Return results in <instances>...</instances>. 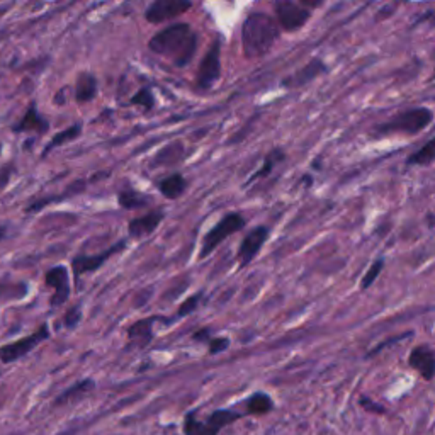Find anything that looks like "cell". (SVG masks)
Instances as JSON below:
<instances>
[{
	"label": "cell",
	"instance_id": "26",
	"mask_svg": "<svg viewBox=\"0 0 435 435\" xmlns=\"http://www.w3.org/2000/svg\"><path fill=\"white\" fill-rule=\"evenodd\" d=\"M245 408H247L248 415H257V417H262V415H267L272 412L274 401L267 393L259 392V393H253L250 398H247V401H245Z\"/></svg>",
	"mask_w": 435,
	"mask_h": 435
},
{
	"label": "cell",
	"instance_id": "30",
	"mask_svg": "<svg viewBox=\"0 0 435 435\" xmlns=\"http://www.w3.org/2000/svg\"><path fill=\"white\" fill-rule=\"evenodd\" d=\"M382 269H384V259L382 257H380V259H376L370 264V267L368 269V272L364 274V277L361 279V289L362 291H366V289H369L370 286H373L374 283H376L377 277L381 276Z\"/></svg>",
	"mask_w": 435,
	"mask_h": 435
},
{
	"label": "cell",
	"instance_id": "15",
	"mask_svg": "<svg viewBox=\"0 0 435 435\" xmlns=\"http://www.w3.org/2000/svg\"><path fill=\"white\" fill-rule=\"evenodd\" d=\"M165 220V213L162 209H152L142 216H136L128 223V235L133 240H143L153 235L156 228L162 225Z\"/></svg>",
	"mask_w": 435,
	"mask_h": 435
},
{
	"label": "cell",
	"instance_id": "29",
	"mask_svg": "<svg viewBox=\"0 0 435 435\" xmlns=\"http://www.w3.org/2000/svg\"><path fill=\"white\" fill-rule=\"evenodd\" d=\"M155 104H156L155 95H153L150 87L138 88V91L135 92V95H133V98L130 99V106H138L147 112L152 111V109L155 107Z\"/></svg>",
	"mask_w": 435,
	"mask_h": 435
},
{
	"label": "cell",
	"instance_id": "13",
	"mask_svg": "<svg viewBox=\"0 0 435 435\" xmlns=\"http://www.w3.org/2000/svg\"><path fill=\"white\" fill-rule=\"evenodd\" d=\"M156 321H165L168 323V320H165L162 316H147L142 320H136L135 323L130 325L126 335H128V350H143L152 344L153 338H155V323Z\"/></svg>",
	"mask_w": 435,
	"mask_h": 435
},
{
	"label": "cell",
	"instance_id": "35",
	"mask_svg": "<svg viewBox=\"0 0 435 435\" xmlns=\"http://www.w3.org/2000/svg\"><path fill=\"white\" fill-rule=\"evenodd\" d=\"M359 405L366 410V412H369V413H374V415H384L386 413L384 406L380 405V403H376L374 400H370V398H368V396H361Z\"/></svg>",
	"mask_w": 435,
	"mask_h": 435
},
{
	"label": "cell",
	"instance_id": "14",
	"mask_svg": "<svg viewBox=\"0 0 435 435\" xmlns=\"http://www.w3.org/2000/svg\"><path fill=\"white\" fill-rule=\"evenodd\" d=\"M11 131L14 135H26V133H34L36 136H44L50 131V121H48L41 112L38 111L36 100H31L22 118L15 124H12Z\"/></svg>",
	"mask_w": 435,
	"mask_h": 435
},
{
	"label": "cell",
	"instance_id": "37",
	"mask_svg": "<svg viewBox=\"0 0 435 435\" xmlns=\"http://www.w3.org/2000/svg\"><path fill=\"white\" fill-rule=\"evenodd\" d=\"M213 337V332L211 328H208V326H204V328L197 330V332L192 335V338H194L196 342H201V344H208L209 338Z\"/></svg>",
	"mask_w": 435,
	"mask_h": 435
},
{
	"label": "cell",
	"instance_id": "7",
	"mask_svg": "<svg viewBox=\"0 0 435 435\" xmlns=\"http://www.w3.org/2000/svg\"><path fill=\"white\" fill-rule=\"evenodd\" d=\"M126 240H119L118 243L111 245V247L106 248V250L98 252V253H80V255H75L72 259V271H74V277H75V283H79L80 277L86 276V274H92L95 271H99L106 262L111 259L112 255L116 253L123 252L126 248Z\"/></svg>",
	"mask_w": 435,
	"mask_h": 435
},
{
	"label": "cell",
	"instance_id": "34",
	"mask_svg": "<svg viewBox=\"0 0 435 435\" xmlns=\"http://www.w3.org/2000/svg\"><path fill=\"white\" fill-rule=\"evenodd\" d=\"M15 172H18V168H15L14 163H6L0 167V192H4L7 187H9Z\"/></svg>",
	"mask_w": 435,
	"mask_h": 435
},
{
	"label": "cell",
	"instance_id": "17",
	"mask_svg": "<svg viewBox=\"0 0 435 435\" xmlns=\"http://www.w3.org/2000/svg\"><path fill=\"white\" fill-rule=\"evenodd\" d=\"M326 70H328V68H326L323 60L313 58V60H309L304 67H301L300 70H296L294 74L283 79V87L286 88L303 87L306 86V83L313 82V80L318 79L320 75L326 74Z\"/></svg>",
	"mask_w": 435,
	"mask_h": 435
},
{
	"label": "cell",
	"instance_id": "9",
	"mask_svg": "<svg viewBox=\"0 0 435 435\" xmlns=\"http://www.w3.org/2000/svg\"><path fill=\"white\" fill-rule=\"evenodd\" d=\"M276 11V21L279 27L286 33H296L306 22L312 19V11L306 9L303 4L289 2V0H281L274 4Z\"/></svg>",
	"mask_w": 435,
	"mask_h": 435
},
{
	"label": "cell",
	"instance_id": "11",
	"mask_svg": "<svg viewBox=\"0 0 435 435\" xmlns=\"http://www.w3.org/2000/svg\"><path fill=\"white\" fill-rule=\"evenodd\" d=\"M191 9L192 2H187V0H155L145 11V19L150 24H163Z\"/></svg>",
	"mask_w": 435,
	"mask_h": 435
},
{
	"label": "cell",
	"instance_id": "25",
	"mask_svg": "<svg viewBox=\"0 0 435 435\" xmlns=\"http://www.w3.org/2000/svg\"><path fill=\"white\" fill-rule=\"evenodd\" d=\"M284 160H286V152L283 150V148H272V150L269 152L267 155H265L262 167L250 177V180H248L247 184H252V182H255V180H260V179H265V177H269L272 174L274 168H276L279 163H283Z\"/></svg>",
	"mask_w": 435,
	"mask_h": 435
},
{
	"label": "cell",
	"instance_id": "27",
	"mask_svg": "<svg viewBox=\"0 0 435 435\" xmlns=\"http://www.w3.org/2000/svg\"><path fill=\"white\" fill-rule=\"evenodd\" d=\"M435 162V136L432 140H429L424 147L418 148L417 152L406 159V165L410 167H427V165Z\"/></svg>",
	"mask_w": 435,
	"mask_h": 435
},
{
	"label": "cell",
	"instance_id": "10",
	"mask_svg": "<svg viewBox=\"0 0 435 435\" xmlns=\"http://www.w3.org/2000/svg\"><path fill=\"white\" fill-rule=\"evenodd\" d=\"M44 286L51 289L50 306L51 308H60L70 300L72 283H70V271L65 265H55L44 272Z\"/></svg>",
	"mask_w": 435,
	"mask_h": 435
},
{
	"label": "cell",
	"instance_id": "21",
	"mask_svg": "<svg viewBox=\"0 0 435 435\" xmlns=\"http://www.w3.org/2000/svg\"><path fill=\"white\" fill-rule=\"evenodd\" d=\"M99 94V82L91 72H80L75 79L74 98L79 104L92 102Z\"/></svg>",
	"mask_w": 435,
	"mask_h": 435
},
{
	"label": "cell",
	"instance_id": "5",
	"mask_svg": "<svg viewBox=\"0 0 435 435\" xmlns=\"http://www.w3.org/2000/svg\"><path fill=\"white\" fill-rule=\"evenodd\" d=\"M245 415L232 410H216L206 420L196 418V413H189L184 420V434L185 435H220L221 429L235 424L236 420L243 418Z\"/></svg>",
	"mask_w": 435,
	"mask_h": 435
},
{
	"label": "cell",
	"instance_id": "19",
	"mask_svg": "<svg viewBox=\"0 0 435 435\" xmlns=\"http://www.w3.org/2000/svg\"><path fill=\"white\" fill-rule=\"evenodd\" d=\"M91 182H94V180L92 179L91 180H86V179L75 180V182H72L70 185H68V187L60 196H44V197H38V199L29 201V204L26 206V213L27 215H31V213H38V211H41L43 208L50 206V204L58 203V201H65L74 196L82 194V192H86L87 184H91Z\"/></svg>",
	"mask_w": 435,
	"mask_h": 435
},
{
	"label": "cell",
	"instance_id": "4",
	"mask_svg": "<svg viewBox=\"0 0 435 435\" xmlns=\"http://www.w3.org/2000/svg\"><path fill=\"white\" fill-rule=\"evenodd\" d=\"M245 227H247V218L241 215V213L235 211L225 215L220 221H218L215 227L209 228L206 235H204L203 243H201V250L197 253V259L199 260L206 259V257L211 255L225 240H228L229 236L241 232Z\"/></svg>",
	"mask_w": 435,
	"mask_h": 435
},
{
	"label": "cell",
	"instance_id": "33",
	"mask_svg": "<svg viewBox=\"0 0 435 435\" xmlns=\"http://www.w3.org/2000/svg\"><path fill=\"white\" fill-rule=\"evenodd\" d=\"M206 345H208V352L211 354V356H216V354L225 352V350L229 347V338L213 335L211 338H209V342Z\"/></svg>",
	"mask_w": 435,
	"mask_h": 435
},
{
	"label": "cell",
	"instance_id": "18",
	"mask_svg": "<svg viewBox=\"0 0 435 435\" xmlns=\"http://www.w3.org/2000/svg\"><path fill=\"white\" fill-rule=\"evenodd\" d=\"M185 159V145L180 140L170 142L165 145L163 148H160L155 155L152 156L148 167L150 168H168L175 167Z\"/></svg>",
	"mask_w": 435,
	"mask_h": 435
},
{
	"label": "cell",
	"instance_id": "3",
	"mask_svg": "<svg viewBox=\"0 0 435 435\" xmlns=\"http://www.w3.org/2000/svg\"><path fill=\"white\" fill-rule=\"evenodd\" d=\"M434 121V112L429 107H412L406 111L398 112L393 118H389L386 123L380 124L376 128L377 135H418Z\"/></svg>",
	"mask_w": 435,
	"mask_h": 435
},
{
	"label": "cell",
	"instance_id": "32",
	"mask_svg": "<svg viewBox=\"0 0 435 435\" xmlns=\"http://www.w3.org/2000/svg\"><path fill=\"white\" fill-rule=\"evenodd\" d=\"M80 321H82V308H80V304L72 306V308L68 309V312L62 318L63 326H65V328H68V330L76 328V326L80 325Z\"/></svg>",
	"mask_w": 435,
	"mask_h": 435
},
{
	"label": "cell",
	"instance_id": "38",
	"mask_svg": "<svg viewBox=\"0 0 435 435\" xmlns=\"http://www.w3.org/2000/svg\"><path fill=\"white\" fill-rule=\"evenodd\" d=\"M6 236H7V227L6 225H0V243L6 240Z\"/></svg>",
	"mask_w": 435,
	"mask_h": 435
},
{
	"label": "cell",
	"instance_id": "39",
	"mask_svg": "<svg viewBox=\"0 0 435 435\" xmlns=\"http://www.w3.org/2000/svg\"><path fill=\"white\" fill-rule=\"evenodd\" d=\"M430 24H432V26H435V12H432V15H430Z\"/></svg>",
	"mask_w": 435,
	"mask_h": 435
},
{
	"label": "cell",
	"instance_id": "8",
	"mask_svg": "<svg viewBox=\"0 0 435 435\" xmlns=\"http://www.w3.org/2000/svg\"><path fill=\"white\" fill-rule=\"evenodd\" d=\"M221 76V43L215 41L201 60L196 74V88L206 92L216 86Z\"/></svg>",
	"mask_w": 435,
	"mask_h": 435
},
{
	"label": "cell",
	"instance_id": "12",
	"mask_svg": "<svg viewBox=\"0 0 435 435\" xmlns=\"http://www.w3.org/2000/svg\"><path fill=\"white\" fill-rule=\"evenodd\" d=\"M269 236H271V229H269V227H264V225H262V227H255L252 232H248L247 235H245V239L241 240L239 247V252H236V260H239L240 269H245L255 260V257L260 253L262 247H264L265 241L269 240Z\"/></svg>",
	"mask_w": 435,
	"mask_h": 435
},
{
	"label": "cell",
	"instance_id": "2",
	"mask_svg": "<svg viewBox=\"0 0 435 435\" xmlns=\"http://www.w3.org/2000/svg\"><path fill=\"white\" fill-rule=\"evenodd\" d=\"M281 36V27L272 15L250 12L241 24V51L247 60L262 58L272 50Z\"/></svg>",
	"mask_w": 435,
	"mask_h": 435
},
{
	"label": "cell",
	"instance_id": "24",
	"mask_svg": "<svg viewBox=\"0 0 435 435\" xmlns=\"http://www.w3.org/2000/svg\"><path fill=\"white\" fill-rule=\"evenodd\" d=\"M80 135H82V123H74L72 126L65 128V130L58 131L55 136H51L50 142H48L46 147L43 148L41 159H46V156L50 155V153L53 152L55 148L65 147V145L75 142V140H79Z\"/></svg>",
	"mask_w": 435,
	"mask_h": 435
},
{
	"label": "cell",
	"instance_id": "40",
	"mask_svg": "<svg viewBox=\"0 0 435 435\" xmlns=\"http://www.w3.org/2000/svg\"><path fill=\"white\" fill-rule=\"evenodd\" d=\"M432 79H434V80H435V70H434V75H432Z\"/></svg>",
	"mask_w": 435,
	"mask_h": 435
},
{
	"label": "cell",
	"instance_id": "23",
	"mask_svg": "<svg viewBox=\"0 0 435 435\" xmlns=\"http://www.w3.org/2000/svg\"><path fill=\"white\" fill-rule=\"evenodd\" d=\"M118 203L123 209L128 211H135V209H145L153 203L152 196L143 194V192L136 191L135 187H124L118 192Z\"/></svg>",
	"mask_w": 435,
	"mask_h": 435
},
{
	"label": "cell",
	"instance_id": "28",
	"mask_svg": "<svg viewBox=\"0 0 435 435\" xmlns=\"http://www.w3.org/2000/svg\"><path fill=\"white\" fill-rule=\"evenodd\" d=\"M27 294L26 283H12L11 279L0 281V300L2 301H15L22 300Z\"/></svg>",
	"mask_w": 435,
	"mask_h": 435
},
{
	"label": "cell",
	"instance_id": "16",
	"mask_svg": "<svg viewBox=\"0 0 435 435\" xmlns=\"http://www.w3.org/2000/svg\"><path fill=\"white\" fill-rule=\"evenodd\" d=\"M408 366L425 381H432L435 377V350L425 344L417 345L410 352Z\"/></svg>",
	"mask_w": 435,
	"mask_h": 435
},
{
	"label": "cell",
	"instance_id": "6",
	"mask_svg": "<svg viewBox=\"0 0 435 435\" xmlns=\"http://www.w3.org/2000/svg\"><path fill=\"white\" fill-rule=\"evenodd\" d=\"M50 328H48V323H41L39 328L36 332L29 333V335L19 338V340L11 342V344H6L0 347V362L2 364H12V362L21 361L22 357H26L27 354H31L33 350L41 345L44 340L50 338Z\"/></svg>",
	"mask_w": 435,
	"mask_h": 435
},
{
	"label": "cell",
	"instance_id": "31",
	"mask_svg": "<svg viewBox=\"0 0 435 435\" xmlns=\"http://www.w3.org/2000/svg\"><path fill=\"white\" fill-rule=\"evenodd\" d=\"M203 297H204V291H199L197 294H192L191 297H187V300H185L184 303L179 306V309H177L175 318H184V316L192 315V313H194L196 309L199 308Z\"/></svg>",
	"mask_w": 435,
	"mask_h": 435
},
{
	"label": "cell",
	"instance_id": "1",
	"mask_svg": "<svg viewBox=\"0 0 435 435\" xmlns=\"http://www.w3.org/2000/svg\"><path fill=\"white\" fill-rule=\"evenodd\" d=\"M199 36L191 24L174 22L156 31L148 41V48L155 55L162 56L175 67L185 68L194 60Z\"/></svg>",
	"mask_w": 435,
	"mask_h": 435
},
{
	"label": "cell",
	"instance_id": "20",
	"mask_svg": "<svg viewBox=\"0 0 435 435\" xmlns=\"http://www.w3.org/2000/svg\"><path fill=\"white\" fill-rule=\"evenodd\" d=\"M95 389V381L92 377H86V380L76 381L75 384H72L70 388H67L65 392L60 393L55 398L53 408H65V406H72L75 403H80L83 398H87L88 394Z\"/></svg>",
	"mask_w": 435,
	"mask_h": 435
},
{
	"label": "cell",
	"instance_id": "36",
	"mask_svg": "<svg viewBox=\"0 0 435 435\" xmlns=\"http://www.w3.org/2000/svg\"><path fill=\"white\" fill-rule=\"evenodd\" d=\"M406 337H412V332H406V333H401V335H396V337L388 338V342H382V344L377 345L376 349H373V350H370V352L368 354V356H369V357H374V356H376L377 352H381L382 349H386V347H388V345H392V344H398V342H401L403 338H406Z\"/></svg>",
	"mask_w": 435,
	"mask_h": 435
},
{
	"label": "cell",
	"instance_id": "22",
	"mask_svg": "<svg viewBox=\"0 0 435 435\" xmlns=\"http://www.w3.org/2000/svg\"><path fill=\"white\" fill-rule=\"evenodd\" d=\"M160 194L168 201H177L184 196L185 189H187V179L180 174V172H172V174L162 177L156 182Z\"/></svg>",
	"mask_w": 435,
	"mask_h": 435
}]
</instances>
